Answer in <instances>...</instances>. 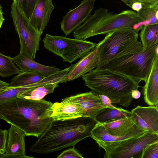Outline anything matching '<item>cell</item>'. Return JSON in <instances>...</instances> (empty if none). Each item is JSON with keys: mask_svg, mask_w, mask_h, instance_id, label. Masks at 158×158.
Returning a JSON list of instances; mask_svg holds the SVG:
<instances>
[{"mask_svg": "<svg viewBox=\"0 0 158 158\" xmlns=\"http://www.w3.org/2000/svg\"><path fill=\"white\" fill-rule=\"evenodd\" d=\"M139 35L144 49L158 43V23L144 25Z\"/></svg>", "mask_w": 158, "mask_h": 158, "instance_id": "cb8c5ba5", "label": "cell"}, {"mask_svg": "<svg viewBox=\"0 0 158 158\" xmlns=\"http://www.w3.org/2000/svg\"><path fill=\"white\" fill-rule=\"evenodd\" d=\"M8 134V130L0 129V158H2L6 153Z\"/></svg>", "mask_w": 158, "mask_h": 158, "instance_id": "d6a6232c", "label": "cell"}, {"mask_svg": "<svg viewBox=\"0 0 158 158\" xmlns=\"http://www.w3.org/2000/svg\"><path fill=\"white\" fill-rule=\"evenodd\" d=\"M131 115V111L122 107H106L101 110L94 119L97 123H107Z\"/></svg>", "mask_w": 158, "mask_h": 158, "instance_id": "7402d4cb", "label": "cell"}, {"mask_svg": "<svg viewBox=\"0 0 158 158\" xmlns=\"http://www.w3.org/2000/svg\"><path fill=\"white\" fill-rule=\"evenodd\" d=\"M11 59L13 63L19 67L20 72H35L46 77L61 70L55 66H48L38 63L20 52Z\"/></svg>", "mask_w": 158, "mask_h": 158, "instance_id": "e0dca14e", "label": "cell"}, {"mask_svg": "<svg viewBox=\"0 0 158 158\" xmlns=\"http://www.w3.org/2000/svg\"><path fill=\"white\" fill-rule=\"evenodd\" d=\"M138 35L136 31L128 28L117 29L105 35L97 44L98 51L97 67L127 48L138 40Z\"/></svg>", "mask_w": 158, "mask_h": 158, "instance_id": "8992f818", "label": "cell"}, {"mask_svg": "<svg viewBox=\"0 0 158 158\" xmlns=\"http://www.w3.org/2000/svg\"><path fill=\"white\" fill-rule=\"evenodd\" d=\"M146 131L140 129L124 136H114L107 133L102 124L97 123L91 131L90 137L95 141L100 148L105 150L141 135Z\"/></svg>", "mask_w": 158, "mask_h": 158, "instance_id": "30bf717a", "label": "cell"}, {"mask_svg": "<svg viewBox=\"0 0 158 158\" xmlns=\"http://www.w3.org/2000/svg\"><path fill=\"white\" fill-rule=\"evenodd\" d=\"M144 25L158 23V5L152 8L142 9L137 12Z\"/></svg>", "mask_w": 158, "mask_h": 158, "instance_id": "83f0119b", "label": "cell"}, {"mask_svg": "<svg viewBox=\"0 0 158 158\" xmlns=\"http://www.w3.org/2000/svg\"><path fill=\"white\" fill-rule=\"evenodd\" d=\"M97 44L85 40L78 39L65 48L61 57L63 61L72 63L88 53Z\"/></svg>", "mask_w": 158, "mask_h": 158, "instance_id": "ffe728a7", "label": "cell"}, {"mask_svg": "<svg viewBox=\"0 0 158 158\" xmlns=\"http://www.w3.org/2000/svg\"><path fill=\"white\" fill-rule=\"evenodd\" d=\"M10 14L19 37L20 52L34 59L39 49L42 34L32 26L29 19L14 1L11 6Z\"/></svg>", "mask_w": 158, "mask_h": 158, "instance_id": "52a82bcc", "label": "cell"}, {"mask_svg": "<svg viewBox=\"0 0 158 158\" xmlns=\"http://www.w3.org/2000/svg\"><path fill=\"white\" fill-rule=\"evenodd\" d=\"M145 102L158 108V55L155 58L145 84L142 87Z\"/></svg>", "mask_w": 158, "mask_h": 158, "instance_id": "ac0fdd59", "label": "cell"}, {"mask_svg": "<svg viewBox=\"0 0 158 158\" xmlns=\"http://www.w3.org/2000/svg\"><path fill=\"white\" fill-rule=\"evenodd\" d=\"M102 124L107 133L116 136H124L140 129L136 124L135 120L131 115Z\"/></svg>", "mask_w": 158, "mask_h": 158, "instance_id": "d6986e66", "label": "cell"}, {"mask_svg": "<svg viewBox=\"0 0 158 158\" xmlns=\"http://www.w3.org/2000/svg\"><path fill=\"white\" fill-rule=\"evenodd\" d=\"M73 96L80 105L83 116L94 119L101 110L106 107L102 105L99 94L93 91L78 94Z\"/></svg>", "mask_w": 158, "mask_h": 158, "instance_id": "2e32d148", "label": "cell"}, {"mask_svg": "<svg viewBox=\"0 0 158 158\" xmlns=\"http://www.w3.org/2000/svg\"><path fill=\"white\" fill-rule=\"evenodd\" d=\"M38 1L23 0L21 9L28 19H30Z\"/></svg>", "mask_w": 158, "mask_h": 158, "instance_id": "f546056e", "label": "cell"}, {"mask_svg": "<svg viewBox=\"0 0 158 158\" xmlns=\"http://www.w3.org/2000/svg\"><path fill=\"white\" fill-rule=\"evenodd\" d=\"M42 83V81L40 80L35 83L23 86L11 87L9 86L7 88L0 92V105Z\"/></svg>", "mask_w": 158, "mask_h": 158, "instance_id": "484cf974", "label": "cell"}, {"mask_svg": "<svg viewBox=\"0 0 158 158\" xmlns=\"http://www.w3.org/2000/svg\"><path fill=\"white\" fill-rule=\"evenodd\" d=\"M84 85L92 91L108 97L113 103L127 107L131 104V90L138 89L139 82L109 69L96 67L84 75Z\"/></svg>", "mask_w": 158, "mask_h": 158, "instance_id": "3957f363", "label": "cell"}, {"mask_svg": "<svg viewBox=\"0 0 158 158\" xmlns=\"http://www.w3.org/2000/svg\"><path fill=\"white\" fill-rule=\"evenodd\" d=\"M45 77L42 74L33 72H20L10 80L9 86L18 87L36 83Z\"/></svg>", "mask_w": 158, "mask_h": 158, "instance_id": "d4e9b609", "label": "cell"}, {"mask_svg": "<svg viewBox=\"0 0 158 158\" xmlns=\"http://www.w3.org/2000/svg\"><path fill=\"white\" fill-rule=\"evenodd\" d=\"M57 158H83L84 157L74 147L63 152L57 156Z\"/></svg>", "mask_w": 158, "mask_h": 158, "instance_id": "1f68e13d", "label": "cell"}, {"mask_svg": "<svg viewBox=\"0 0 158 158\" xmlns=\"http://www.w3.org/2000/svg\"><path fill=\"white\" fill-rule=\"evenodd\" d=\"M144 26L141 16L135 11L127 10L114 14L100 8L73 32L75 39L85 40L99 35H106L114 30L125 28L138 32Z\"/></svg>", "mask_w": 158, "mask_h": 158, "instance_id": "5b68a950", "label": "cell"}, {"mask_svg": "<svg viewBox=\"0 0 158 158\" xmlns=\"http://www.w3.org/2000/svg\"><path fill=\"white\" fill-rule=\"evenodd\" d=\"M131 95L132 98L138 99L140 97L141 94L138 89H134L131 90Z\"/></svg>", "mask_w": 158, "mask_h": 158, "instance_id": "e575fe53", "label": "cell"}, {"mask_svg": "<svg viewBox=\"0 0 158 158\" xmlns=\"http://www.w3.org/2000/svg\"><path fill=\"white\" fill-rule=\"evenodd\" d=\"M8 130L6 153L2 158H33L26 156L25 150L24 133L10 125Z\"/></svg>", "mask_w": 158, "mask_h": 158, "instance_id": "7c38bea8", "label": "cell"}, {"mask_svg": "<svg viewBox=\"0 0 158 158\" xmlns=\"http://www.w3.org/2000/svg\"><path fill=\"white\" fill-rule=\"evenodd\" d=\"M158 43L144 49L138 40L116 56L97 67L119 73L138 81H146L156 57Z\"/></svg>", "mask_w": 158, "mask_h": 158, "instance_id": "277c9868", "label": "cell"}, {"mask_svg": "<svg viewBox=\"0 0 158 158\" xmlns=\"http://www.w3.org/2000/svg\"><path fill=\"white\" fill-rule=\"evenodd\" d=\"M131 112L138 127L145 131L158 134V108L154 106L138 105Z\"/></svg>", "mask_w": 158, "mask_h": 158, "instance_id": "8fae6325", "label": "cell"}, {"mask_svg": "<svg viewBox=\"0 0 158 158\" xmlns=\"http://www.w3.org/2000/svg\"><path fill=\"white\" fill-rule=\"evenodd\" d=\"M141 158H158V141L148 144L143 148Z\"/></svg>", "mask_w": 158, "mask_h": 158, "instance_id": "f1b7e54d", "label": "cell"}, {"mask_svg": "<svg viewBox=\"0 0 158 158\" xmlns=\"http://www.w3.org/2000/svg\"><path fill=\"white\" fill-rule=\"evenodd\" d=\"M53 103L44 99L34 100L19 96L0 105V119L20 129L26 136L39 137L52 120Z\"/></svg>", "mask_w": 158, "mask_h": 158, "instance_id": "6da1fadb", "label": "cell"}, {"mask_svg": "<svg viewBox=\"0 0 158 158\" xmlns=\"http://www.w3.org/2000/svg\"><path fill=\"white\" fill-rule=\"evenodd\" d=\"M98 94L103 106L106 107L115 108L117 107L112 104L113 103L111 100L108 97L104 95Z\"/></svg>", "mask_w": 158, "mask_h": 158, "instance_id": "836d02e7", "label": "cell"}, {"mask_svg": "<svg viewBox=\"0 0 158 158\" xmlns=\"http://www.w3.org/2000/svg\"><path fill=\"white\" fill-rule=\"evenodd\" d=\"M77 40V39L70 38L63 35H52L46 34L43 40V42L46 49L61 57L65 48Z\"/></svg>", "mask_w": 158, "mask_h": 158, "instance_id": "44dd1931", "label": "cell"}, {"mask_svg": "<svg viewBox=\"0 0 158 158\" xmlns=\"http://www.w3.org/2000/svg\"><path fill=\"white\" fill-rule=\"evenodd\" d=\"M20 72V69L15 65L11 57L5 55L0 52V76L8 77Z\"/></svg>", "mask_w": 158, "mask_h": 158, "instance_id": "4316f807", "label": "cell"}, {"mask_svg": "<svg viewBox=\"0 0 158 158\" xmlns=\"http://www.w3.org/2000/svg\"><path fill=\"white\" fill-rule=\"evenodd\" d=\"M97 123L94 119L85 116L64 120H52L30 151L45 154L74 146L82 140L91 137V131Z\"/></svg>", "mask_w": 158, "mask_h": 158, "instance_id": "7a4b0ae2", "label": "cell"}, {"mask_svg": "<svg viewBox=\"0 0 158 158\" xmlns=\"http://www.w3.org/2000/svg\"></svg>", "mask_w": 158, "mask_h": 158, "instance_id": "f35d334b", "label": "cell"}, {"mask_svg": "<svg viewBox=\"0 0 158 158\" xmlns=\"http://www.w3.org/2000/svg\"><path fill=\"white\" fill-rule=\"evenodd\" d=\"M126 5L131 8L132 4L135 2L141 3L143 9L152 8L158 5V0H120Z\"/></svg>", "mask_w": 158, "mask_h": 158, "instance_id": "4dcf8cb0", "label": "cell"}, {"mask_svg": "<svg viewBox=\"0 0 158 158\" xmlns=\"http://www.w3.org/2000/svg\"><path fill=\"white\" fill-rule=\"evenodd\" d=\"M158 141V134L146 131L143 134L105 150L104 158H141L143 148Z\"/></svg>", "mask_w": 158, "mask_h": 158, "instance_id": "ba28073f", "label": "cell"}, {"mask_svg": "<svg viewBox=\"0 0 158 158\" xmlns=\"http://www.w3.org/2000/svg\"><path fill=\"white\" fill-rule=\"evenodd\" d=\"M13 1L15 2L18 6L21 9L23 0H13Z\"/></svg>", "mask_w": 158, "mask_h": 158, "instance_id": "74e56055", "label": "cell"}, {"mask_svg": "<svg viewBox=\"0 0 158 158\" xmlns=\"http://www.w3.org/2000/svg\"><path fill=\"white\" fill-rule=\"evenodd\" d=\"M96 0H83L76 7L70 9L60 22V28L66 36L81 25L91 15Z\"/></svg>", "mask_w": 158, "mask_h": 158, "instance_id": "9c48e42d", "label": "cell"}, {"mask_svg": "<svg viewBox=\"0 0 158 158\" xmlns=\"http://www.w3.org/2000/svg\"><path fill=\"white\" fill-rule=\"evenodd\" d=\"M51 117L53 120H64L83 116L81 107L73 95L53 103Z\"/></svg>", "mask_w": 158, "mask_h": 158, "instance_id": "4fadbf2b", "label": "cell"}, {"mask_svg": "<svg viewBox=\"0 0 158 158\" xmlns=\"http://www.w3.org/2000/svg\"><path fill=\"white\" fill-rule=\"evenodd\" d=\"M9 84L0 80V92L7 88L9 86Z\"/></svg>", "mask_w": 158, "mask_h": 158, "instance_id": "d590c367", "label": "cell"}, {"mask_svg": "<svg viewBox=\"0 0 158 158\" xmlns=\"http://www.w3.org/2000/svg\"><path fill=\"white\" fill-rule=\"evenodd\" d=\"M60 83L55 82L42 84L24 93L20 96L28 99L40 100L47 95L53 93Z\"/></svg>", "mask_w": 158, "mask_h": 158, "instance_id": "603a6c76", "label": "cell"}, {"mask_svg": "<svg viewBox=\"0 0 158 158\" xmlns=\"http://www.w3.org/2000/svg\"><path fill=\"white\" fill-rule=\"evenodd\" d=\"M54 8L52 0H39L29 19L32 26L42 35Z\"/></svg>", "mask_w": 158, "mask_h": 158, "instance_id": "9a60e30c", "label": "cell"}, {"mask_svg": "<svg viewBox=\"0 0 158 158\" xmlns=\"http://www.w3.org/2000/svg\"><path fill=\"white\" fill-rule=\"evenodd\" d=\"M5 19L3 17V13L2 10V7L0 5V29L2 27Z\"/></svg>", "mask_w": 158, "mask_h": 158, "instance_id": "8d00e7d4", "label": "cell"}, {"mask_svg": "<svg viewBox=\"0 0 158 158\" xmlns=\"http://www.w3.org/2000/svg\"><path fill=\"white\" fill-rule=\"evenodd\" d=\"M98 59V48L96 46L89 52L72 64L68 73L66 81H69L81 77L97 66Z\"/></svg>", "mask_w": 158, "mask_h": 158, "instance_id": "5bb4252c", "label": "cell"}]
</instances>
